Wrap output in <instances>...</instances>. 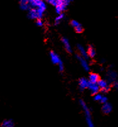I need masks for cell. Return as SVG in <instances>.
Masks as SVG:
<instances>
[{"label": "cell", "instance_id": "1", "mask_svg": "<svg viewBox=\"0 0 118 127\" xmlns=\"http://www.w3.org/2000/svg\"><path fill=\"white\" fill-rule=\"evenodd\" d=\"M80 105L81 106L82 108L83 109V110L84 111L85 114V118H86V122L87 123V125L89 127H94V123L92 121L91 118V115H90V111L89 110V108L87 107V106L86 105V104L85 103V102L82 100L80 101Z\"/></svg>", "mask_w": 118, "mask_h": 127}, {"label": "cell", "instance_id": "2", "mask_svg": "<svg viewBox=\"0 0 118 127\" xmlns=\"http://www.w3.org/2000/svg\"><path fill=\"white\" fill-rule=\"evenodd\" d=\"M72 0H57L55 5V11L57 14L59 15L62 11L65 10L67 6Z\"/></svg>", "mask_w": 118, "mask_h": 127}, {"label": "cell", "instance_id": "3", "mask_svg": "<svg viewBox=\"0 0 118 127\" xmlns=\"http://www.w3.org/2000/svg\"><path fill=\"white\" fill-rule=\"evenodd\" d=\"M76 58L78 60H79V62H80L81 63V66H82L84 69L85 71H89L90 68H89V65L88 64V63L86 61V59L82 57L81 55H76Z\"/></svg>", "mask_w": 118, "mask_h": 127}, {"label": "cell", "instance_id": "4", "mask_svg": "<svg viewBox=\"0 0 118 127\" xmlns=\"http://www.w3.org/2000/svg\"><path fill=\"white\" fill-rule=\"evenodd\" d=\"M28 17L31 20H35L40 18L36 8H32L29 10L28 13Z\"/></svg>", "mask_w": 118, "mask_h": 127}, {"label": "cell", "instance_id": "5", "mask_svg": "<svg viewBox=\"0 0 118 127\" xmlns=\"http://www.w3.org/2000/svg\"><path fill=\"white\" fill-rule=\"evenodd\" d=\"M89 81L87 78H81L79 79V89L81 91H84L85 89L88 88L89 86Z\"/></svg>", "mask_w": 118, "mask_h": 127}, {"label": "cell", "instance_id": "6", "mask_svg": "<svg viewBox=\"0 0 118 127\" xmlns=\"http://www.w3.org/2000/svg\"><path fill=\"white\" fill-rule=\"evenodd\" d=\"M50 57L51 59V62L53 63V64H58L60 62H62V60H60V57L57 55V53H55L53 51H51L50 53Z\"/></svg>", "mask_w": 118, "mask_h": 127}, {"label": "cell", "instance_id": "7", "mask_svg": "<svg viewBox=\"0 0 118 127\" xmlns=\"http://www.w3.org/2000/svg\"><path fill=\"white\" fill-rule=\"evenodd\" d=\"M88 88L89 89L90 91L91 92L92 94H93V95H95V94L97 93H99V86L97 85V84H94V83L89 82Z\"/></svg>", "mask_w": 118, "mask_h": 127}, {"label": "cell", "instance_id": "8", "mask_svg": "<svg viewBox=\"0 0 118 127\" xmlns=\"http://www.w3.org/2000/svg\"><path fill=\"white\" fill-rule=\"evenodd\" d=\"M112 109H113V107L110 103L107 102L103 104V106L102 107V111L104 114H109L112 111Z\"/></svg>", "mask_w": 118, "mask_h": 127}, {"label": "cell", "instance_id": "9", "mask_svg": "<svg viewBox=\"0 0 118 127\" xmlns=\"http://www.w3.org/2000/svg\"><path fill=\"white\" fill-rule=\"evenodd\" d=\"M77 49L78 51H79L80 53V55L82 57L84 58L87 60V59L89 58V56L87 55V51L85 49V48H84L83 46H81L80 44H78L77 45Z\"/></svg>", "mask_w": 118, "mask_h": 127}, {"label": "cell", "instance_id": "10", "mask_svg": "<svg viewBox=\"0 0 118 127\" xmlns=\"http://www.w3.org/2000/svg\"><path fill=\"white\" fill-rule=\"evenodd\" d=\"M117 73L114 71H108L107 75V78L108 82H113L116 79Z\"/></svg>", "mask_w": 118, "mask_h": 127}, {"label": "cell", "instance_id": "11", "mask_svg": "<svg viewBox=\"0 0 118 127\" xmlns=\"http://www.w3.org/2000/svg\"><path fill=\"white\" fill-rule=\"evenodd\" d=\"M62 42L63 44L64 45V47H65V49L67 50V51H68V53H71L72 52V48H71V46L70 44V42L68 41V39L65 37L62 38Z\"/></svg>", "mask_w": 118, "mask_h": 127}, {"label": "cell", "instance_id": "12", "mask_svg": "<svg viewBox=\"0 0 118 127\" xmlns=\"http://www.w3.org/2000/svg\"><path fill=\"white\" fill-rule=\"evenodd\" d=\"M99 80V76L96 73H91L89 75V81L90 83H94V84H97L98 80Z\"/></svg>", "mask_w": 118, "mask_h": 127}, {"label": "cell", "instance_id": "13", "mask_svg": "<svg viewBox=\"0 0 118 127\" xmlns=\"http://www.w3.org/2000/svg\"><path fill=\"white\" fill-rule=\"evenodd\" d=\"M2 127H14V122L12 120H4L1 124Z\"/></svg>", "mask_w": 118, "mask_h": 127}, {"label": "cell", "instance_id": "14", "mask_svg": "<svg viewBox=\"0 0 118 127\" xmlns=\"http://www.w3.org/2000/svg\"><path fill=\"white\" fill-rule=\"evenodd\" d=\"M87 55L89 57L94 58L96 56V51H95L94 48L92 46H89L87 48Z\"/></svg>", "mask_w": 118, "mask_h": 127}, {"label": "cell", "instance_id": "15", "mask_svg": "<svg viewBox=\"0 0 118 127\" xmlns=\"http://www.w3.org/2000/svg\"><path fill=\"white\" fill-rule=\"evenodd\" d=\"M97 85L99 86V89H104L105 87H106L107 86H108V84H107V82L104 80H100L99 79L98 80V82H97Z\"/></svg>", "mask_w": 118, "mask_h": 127}, {"label": "cell", "instance_id": "16", "mask_svg": "<svg viewBox=\"0 0 118 127\" xmlns=\"http://www.w3.org/2000/svg\"><path fill=\"white\" fill-rule=\"evenodd\" d=\"M41 0H29L28 4L30 5V8H36L38 4Z\"/></svg>", "mask_w": 118, "mask_h": 127}, {"label": "cell", "instance_id": "17", "mask_svg": "<svg viewBox=\"0 0 118 127\" xmlns=\"http://www.w3.org/2000/svg\"><path fill=\"white\" fill-rule=\"evenodd\" d=\"M64 16L65 15H64V14L62 13H61L60 14L58 15L55 18V25H58L62 21V20H63V18H64Z\"/></svg>", "mask_w": 118, "mask_h": 127}, {"label": "cell", "instance_id": "18", "mask_svg": "<svg viewBox=\"0 0 118 127\" xmlns=\"http://www.w3.org/2000/svg\"><path fill=\"white\" fill-rule=\"evenodd\" d=\"M30 5L28 3L25 4H20V8L22 10H28L30 9Z\"/></svg>", "mask_w": 118, "mask_h": 127}, {"label": "cell", "instance_id": "19", "mask_svg": "<svg viewBox=\"0 0 118 127\" xmlns=\"http://www.w3.org/2000/svg\"><path fill=\"white\" fill-rule=\"evenodd\" d=\"M102 97V94H99V93H97L94 95V99L95 101H100Z\"/></svg>", "mask_w": 118, "mask_h": 127}, {"label": "cell", "instance_id": "20", "mask_svg": "<svg viewBox=\"0 0 118 127\" xmlns=\"http://www.w3.org/2000/svg\"><path fill=\"white\" fill-rule=\"evenodd\" d=\"M75 31H76L77 33H81V32L83 31V28H82V27L81 25L76 27H75Z\"/></svg>", "mask_w": 118, "mask_h": 127}, {"label": "cell", "instance_id": "21", "mask_svg": "<svg viewBox=\"0 0 118 127\" xmlns=\"http://www.w3.org/2000/svg\"><path fill=\"white\" fill-rule=\"evenodd\" d=\"M71 25H72V27H76L79 26L81 24H80V23L78 22L77 21H76V20H72V21L71 22Z\"/></svg>", "mask_w": 118, "mask_h": 127}, {"label": "cell", "instance_id": "22", "mask_svg": "<svg viewBox=\"0 0 118 127\" xmlns=\"http://www.w3.org/2000/svg\"><path fill=\"white\" fill-rule=\"evenodd\" d=\"M58 68H59V70H60V71H64V63H63L62 62H60V63H58Z\"/></svg>", "mask_w": 118, "mask_h": 127}, {"label": "cell", "instance_id": "23", "mask_svg": "<svg viewBox=\"0 0 118 127\" xmlns=\"http://www.w3.org/2000/svg\"><path fill=\"white\" fill-rule=\"evenodd\" d=\"M100 102H101L102 104L106 103V102H107V98L106 97V96H103L102 95V98L100 100Z\"/></svg>", "mask_w": 118, "mask_h": 127}, {"label": "cell", "instance_id": "24", "mask_svg": "<svg viewBox=\"0 0 118 127\" xmlns=\"http://www.w3.org/2000/svg\"><path fill=\"white\" fill-rule=\"evenodd\" d=\"M36 25L38 27H42L43 26V22L42 21V20L40 18H38L36 20Z\"/></svg>", "mask_w": 118, "mask_h": 127}, {"label": "cell", "instance_id": "25", "mask_svg": "<svg viewBox=\"0 0 118 127\" xmlns=\"http://www.w3.org/2000/svg\"><path fill=\"white\" fill-rule=\"evenodd\" d=\"M47 1L48 3H50V4H52V5L55 6L56 3H57V0H47Z\"/></svg>", "mask_w": 118, "mask_h": 127}, {"label": "cell", "instance_id": "26", "mask_svg": "<svg viewBox=\"0 0 118 127\" xmlns=\"http://www.w3.org/2000/svg\"><path fill=\"white\" fill-rule=\"evenodd\" d=\"M101 90H102L101 91L102 93H107V92H108L109 91V85H108V86H107L106 87H105V88L102 89Z\"/></svg>", "mask_w": 118, "mask_h": 127}, {"label": "cell", "instance_id": "27", "mask_svg": "<svg viewBox=\"0 0 118 127\" xmlns=\"http://www.w3.org/2000/svg\"><path fill=\"white\" fill-rule=\"evenodd\" d=\"M113 87H114L116 89H118V81H114V82H113Z\"/></svg>", "mask_w": 118, "mask_h": 127}, {"label": "cell", "instance_id": "28", "mask_svg": "<svg viewBox=\"0 0 118 127\" xmlns=\"http://www.w3.org/2000/svg\"><path fill=\"white\" fill-rule=\"evenodd\" d=\"M29 0H19V3L20 4H25V3H28Z\"/></svg>", "mask_w": 118, "mask_h": 127}]
</instances>
